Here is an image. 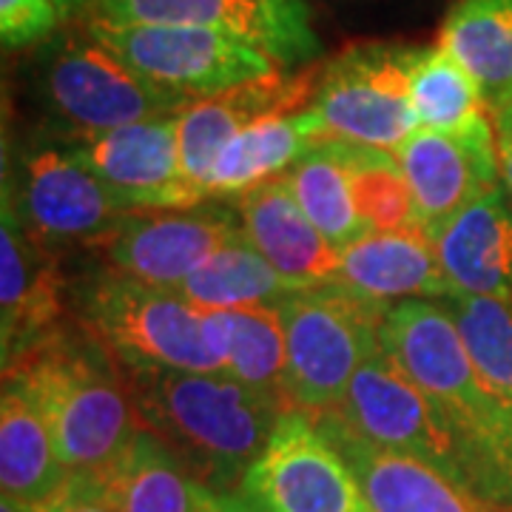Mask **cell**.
<instances>
[{"label": "cell", "mask_w": 512, "mask_h": 512, "mask_svg": "<svg viewBox=\"0 0 512 512\" xmlns=\"http://www.w3.org/2000/svg\"><path fill=\"white\" fill-rule=\"evenodd\" d=\"M83 328L128 367V373L183 370L222 373L202 333V311L180 293L103 271L77 293Z\"/></svg>", "instance_id": "obj_5"}, {"label": "cell", "mask_w": 512, "mask_h": 512, "mask_svg": "<svg viewBox=\"0 0 512 512\" xmlns=\"http://www.w3.org/2000/svg\"><path fill=\"white\" fill-rule=\"evenodd\" d=\"M387 308L339 282L299 288L276 305L288 350L291 410L316 416L342 404L356 370L382 345Z\"/></svg>", "instance_id": "obj_4"}, {"label": "cell", "mask_w": 512, "mask_h": 512, "mask_svg": "<svg viewBox=\"0 0 512 512\" xmlns=\"http://www.w3.org/2000/svg\"><path fill=\"white\" fill-rule=\"evenodd\" d=\"M325 140V123L311 106L293 114L259 120L239 131L217 154L202 183V194L205 200L239 197L256 185L282 177L293 163H299L311 148Z\"/></svg>", "instance_id": "obj_22"}, {"label": "cell", "mask_w": 512, "mask_h": 512, "mask_svg": "<svg viewBox=\"0 0 512 512\" xmlns=\"http://www.w3.org/2000/svg\"><path fill=\"white\" fill-rule=\"evenodd\" d=\"M117 359L89 330L66 333L3 370L37 404L69 478L106 481L146 430Z\"/></svg>", "instance_id": "obj_3"}, {"label": "cell", "mask_w": 512, "mask_h": 512, "mask_svg": "<svg viewBox=\"0 0 512 512\" xmlns=\"http://www.w3.org/2000/svg\"><path fill=\"white\" fill-rule=\"evenodd\" d=\"M350 191L367 231H399L416 225L413 194L393 151L362 148L350 174Z\"/></svg>", "instance_id": "obj_30"}, {"label": "cell", "mask_w": 512, "mask_h": 512, "mask_svg": "<svg viewBox=\"0 0 512 512\" xmlns=\"http://www.w3.org/2000/svg\"><path fill=\"white\" fill-rule=\"evenodd\" d=\"M83 26L134 72L188 100H205L259 77L285 72L265 52L208 29L111 23L100 18H86Z\"/></svg>", "instance_id": "obj_7"}, {"label": "cell", "mask_w": 512, "mask_h": 512, "mask_svg": "<svg viewBox=\"0 0 512 512\" xmlns=\"http://www.w3.org/2000/svg\"><path fill=\"white\" fill-rule=\"evenodd\" d=\"M237 217L242 237L279 274L302 285L333 282L339 271V248L308 220L282 177L239 194Z\"/></svg>", "instance_id": "obj_20"}, {"label": "cell", "mask_w": 512, "mask_h": 512, "mask_svg": "<svg viewBox=\"0 0 512 512\" xmlns=\"http://www.w3.org/2000/svg\"><path fill=\"white\" fill-rule=\"evenodd\" d=\"M311 419L348 461L373 512H512L484 501L421 458L362 439L330 410Z\"/></svg>", "instance_id": "obj_17"}, {"label": "cell", "mask_w": 512, "mask_h": 512, "mask_svg": "<svg viewBox=\"0 0 512 512\" xmlns=\"http://www.w3.org/2000/svg\"><path fill=\"white\" fill-rule=\"evenodd\" d=\"M495 140H498V168H501V180L504 188L512 197V103H498L493 106Z\"/></svg>", "instance_id": "obj_33"}, {"label": "cell", "mask_w": 512, "mask_h": 512, "mask_svg": "<svg viewBox=\"0 0 512 512\" xmlns=\"http://www.w3.org/2000/svg\"><path fill=\"white\" fill-rule=\"evenodd\" d=\"M63 20H86L92 15L94 0H55Z\"/></svg>", "instance_id": "obj_35"}, {"label": "cell", "mask_w": 512, "mask_h": 512, "mask_svg": "<svg viewBox=\"0 0 512 512\" xmlns=\"http://www.w3.org/2000/svg\"><path fill=\"white\" fill-rule=\"evenodd\" d=\"M15 208L29 234L46 245H106L131 214H140L126 194L55 148L29 157Z\"/></svg>", "instance_id": "obj_12"}, {"label": "cell", "mask_w": 512, "mask_h": 512, "mask_svg": "<svg viewBox=\"0 0 512 512\" xmlns=\"http://www.w3.org/2000/svg\"><path fill=\"white\" fill-rule=\"evenodd\" d=\"M202 333L222 373L291 410L285 387L288 350L276 308L254 305L234 311H202Z\"/></svg>", "instance_id": "obj_23"}, {"label": "cell", "mask_w": 512, "mask_h": 512, "mask_svg": "<svg viewBox=\"0 0 512 512\" xmlns=\"http://www.w3.org/2000/svg\"><path fill=\"white\" fill-rule=\"evenodd\" d=\"M439 46L476 80L490 109L512 97V0H458Z\"/></svg>", "instance_id": "obj_25"}, {"label": "cell", "mask_w": 512, "mask_h": 512, "mask_svg": "<svg viewBox=\"0 0 512 512\" xmlns=\"http://www.w3.org/2000/svg\"><path fill=\"white\" fill-rule=\"evenodd\" d=\"M330 413H336L362 439L384 450L421 458L444 476L464 484L458 476L453 441L436 407L382 345L362 362L350 379L342 404Z\"/></svg>", "instance_id": "obj_11"}, {"label": "cell", "mask_w": 512, "mask_h": 512, "mask_svg": "<svg viewBox=\"0 0 512 512\" xmlns=\"http://www.w3.org/2000/svg\"><path fill=\"white\" fill-rule=\"evenodd\" d=\"M66 293L60 262L46 242L29 234L3 185L0 217V353L3 370L20 365L60 333Z\"/></svg>", "instance_id": "obj_14"}, {"label": "cell", "mask_w": 512, "mask_h": 512, "mask_svg": "<svg viewBox=\"0 0 512 512\" xmlns=\"http://www.w3.org/2000/svg\"><path fill=\"white\" fill-rule=\"evenodd\" d=\"M69 481L52 430L18 384L3 382L0 396V490L20 504L40 507Z\"/></svg>", "instance_id": "obj_24"}, {"label": "cell", "mask_w": 512, "mask_h": 512, "mask_svg": "<svg viewBox=\"0 0 512 512\" xmlns=\"http://www.w3.org/2000/svg\"><path fill=\"white\" fill-rule=\"evenodd\" d=\"M393 154L413 194L416 225L430 237L478 194L498 185L481 171L470 148L433 128L419 126Z\"/></svg>", "instance_id": "obj_21"}, {"label": "cell", "mask_w": 512, "mask_h": 512, "mask_svg": "<svg viewBox=\"0 0 512 512\" xmlns=\"http://www.w3.org/2000/svg\"><path fill=\"white\" fill-rule=\"evenodd\" d=\"M35 512H117L106 490V481L94 478H69L66 487Z\"/></svg>", "instance_id": "obj_32"}, {"label": "cell", "mask_w": 512, "mask_h": 512, "mask_svg": "<svg viewBox=\"0 0 512 512\" xmlns=\"http://www.w3.org/2000/svg\"><path fill=\"white\" fill-rule=\"evenodd\" d=\"M43 92L57 117H63L83 137L174 117L194 103L134 72L100 40H94L86 26L49 49Z\"/></svg>", "instance_id": "obj_8"}, {"label": "cell", "mask_w": 512, "mask_h": 512, "mask_svg": "<svg viewBox=\"0 0 512 512\" xmlns=\"http://www.w3.org/2000/svg\"><path fill=\"white\" fill-rule=\"evenodd\" d=\"M202 512H254L239 495H220L205 490L202 493Z\"/></svg>", "instance_id": "obj_34"}, {"label": "cell", "mask_w": 512, "mask_h": 512, "mask_svg": "<svg viewBox=\"0 0 512 512\" xmlns=\"http://www.w3.org/2000/svg\"><path fill=\"white\" fill-rule=\"evenodd\" d=\"M308 288L282 276L245 237H237L205 259L174 293L197 311H234V308H276L288 293Z\"/></svg>", "instance_id": "obj_28"}, {"label": "cell", "mask_w": 512, "mask_h": 512, "mask_svg": "<svg viewBox=\"0 0 512 512\" xmlns=\"http://www.w3.org/2000/svg\"><path fill=\"white\" fill-rule=\"evenodd\" d=\"M507 100H510V103H512V97H507ZM507 100H504V103H507Z\"/></svg>", "instance_id": "obj_37"}, {"label": "cell", "mask_w": 512, "mask_h": 512, "mask_svg": "<svg viewBox=\"0 0 512 512\" xmlns=\"http://www.w3.org/2000/svg\"><path fill=\"white\" fill-rule=\"evenodd\" d=\"M237 495L254 512H373L348 461L299 410L279 419Z\"/></svg>", "instance_id": "obj_9"}, {"label": "cell", "mask_w": 512, "mask_h": 512, "mask_svg": "<svg viewBox=\"0 0 512 512\" xmlns=\"http://www.w3.org/2000/svg\"><path fill=\"white\" fill-rule=\"evenodd\" d=\"M382 348L436 407L461 481L512 510V421L481 382L453 313L430 299L396 302L384 316Z\"/></svg>", "instance_id": "obj_1"}, {"label": "cell", "mask_w": 512, "mask_h": 512, "mask_svg": "<svg viewBox=\"0 0 512 512\" xmlns=\"http://www.w3.org/2000/svg\"><path fill=\"white\" fill-rule=\"evenodd\" d=\"M242 237L237 211L225 205H194L131 214L106 242L111 271L154 288L177 291L205 259Z\"/></svg>", "instance_id": "obj_13"}, {"label": "cell", "mask_w": 512, "mask_h": 512, "mask_svg": "<svg viewBox=\"0 0 512 512\" xmlns=\"http://www.w3.org/2000/svg\"><path fill=\"white\" fill-rule=\"evenodd\" d=\"M362 148L345 140H325L282 174L293 200L339 251L367 234L350 191V174Z\"/></svg>", "instance_id": "obj_26"}, {"label": "cell", "mask_w": 512, "mask_h": 512, "mask_svg": "<svg viewBox=\"0 0 512 512\" xmlns=\"http://www.w3.org/2000/svg\"><path fill=\"white\" fill-rule=\"evenodd\" d=\"M453 296L512 305V202L498 183L464 205L433 237Z\"/></svg>", "instance_id": "obj_18"}, {"label": "cell", "mask_w": 512, "mask_h": 512, "mask_svg": "<svg viewBox=\"0 0 512 512\" xmlns=\"http://www.w3.org/2000/svg\"><path fill=\"white\" fill-rule=\"evenodd\" d=\"M69 157L126 194L137 211L194 208L202 202L183 180L177 114L86 137Z\"/></svg>", "instance_id": "obj_16"}, {"label": "cell", "mask_w": 512, "mask_h": 512, "mask_svg": "<svg viewBox=\"0 0 512 512\" xmlns=\"http://www.w3.org/2000/svg\"><path fill=\"white\" fill-rule=\"evenodd\" d=\"M316 80H319V69L276 72L214 97L194 100L188 109L180 111L177 137H180V165H183L185 185L202 202H208L202 194V183L222 148L239 131H245L259 120L308 109L316 92Z\"/></svg>", "instance_id": "obj_15"}, {"label": "cell", "mask_w": 512, "mask_h": 512, "mask_svg": "<svg viewBox=\"0 0 512 512\" xmlns=\"http://www.w3.org/2000/svg\"><path fill=\"white\" fill-rule=\"evenodd\" d=\"M89 18L220 32L265 52L285 72L322 55L305 0H94Z\"/></svg>", "instance_id": "obj_10"}, {"label": "cell", "mask_w": 512, "mask_h": 512, "mask_svg": "<svg viewBox=\"0 0 512 512\" xmlns=\"http://www.w3.org/2000/svg\"><path fill=\"white\" fill-rule=\"evenodd\" d=\"M66 23L55 0H0V37L6 49H26Z\"/></svg>", "instance_id": "obj_31"}, {"label": "cell", "mask_w": 512, "mask_h": 512, "mask_svg": "<svg viewBox=\"0 0 512 512\" xmlns=\"http://www.w3.org/2000/svg\"><path fill=\"white\" fill-rule=\"evenodd\" d=\"M421 49L359 43L319 69L311 109L328 140L396 151L419 128L413 109V66Z\"/></svg>", "instance_id": "obj_6"}, {"label": "cell", "mask_w": 512, "mask_h": 512, "mask_svg": "<svg viewBox=\"0 0 512 512\" xmlns=\"http://www.w3.org/2000/svg\"><path fill=\"white\" fill-rule=\"evenodd\" d=\"M131 396L151 433L183 458L205 490L237 495L276 424L291 413L228 373H131Z\"/></svg>", "instance_id": "obj_2"}, {"label": "cell", "mask_w": 512, "mask_h": 512, "mask_svg": "<svg viewBox=\"0 0 512 512\" xmlns=\"http://www.w3.org/2000/svg\"><path fill=\"white\" fill-rule=\"evenodd\" d=\"M0 512H35V507L20 504L15 498H9V495H0Z\"/></svg>", "instance_id": "obj_36"}, {"label": "cell", "mask_w": 512, "mask_h": 512, "mask_svg": "<svg viewBox=\"0 0 512 512\" xmlns=\"http://www.w3.org/2000/svg\"><path fill=\"white\" fill-rule=\"evenodd\" d=\"M333 282L345 285L373 302L404 299H447L450 282L441 271L433 237L419 228L367 231L339 251V271Z\"/></svg>", "instance_id": "obj_19"}, {"label": "cell", "mask_w": 512, "mask_h": 512, "mask_svg": "<svg viewBox=\"0 0 512 512\" xmlns=\"http://www.w3.org/2000/svg\"><path fill=\"white\" fill-rule=\"evenodd\" d=\"M117 512H202V487L157 433L143 430L106 478Z\"/></svg>", "instance_id": "obj_27"}, {"label": "cell", "mask_w": 512, "mask_h": 512, "mask_svg": "<svg viewBox=\"0 0 512 512\" xmlns=\"http://www.w3.org/2000/svg\"><path fill=\"white\" fill-rule=\"evenodd\" d=\"M484 387L512 421V305L487 296H447Z\"/></svg>", "instance_id": "obj_29"}]
</instances>
